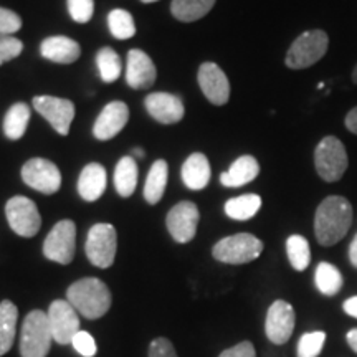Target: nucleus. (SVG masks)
Instances as JSON below:
<instances>
[{"label":"nucleus","instance_id":"f257e3e1","mask_svg":"<svg viewBox=\"0 0 357 357\" xmlns=\"http://www.w3.org/2000/svg\"><path fill=\"white\" fill-rule=\"evenodd\" d=\"M352 205L341 195L326 197L314 215V234L323 247H333L347 235L352 225Z\"/></svg>","mask_w":357,"mask_h":357},{"label":"nucleus","instance_id":"f03ea898","mask_svg":"<svg viewBox=\"0 0 357 357\" xmlns=\"http://www.w3.org/2000/svg\"><path fill=\"white\" fill-rule=\"evenodd\" d=\"M66 300L78 314L84 316L86 319H98L105 316L111 307V291L98 278H83L75 281L66 291Z\"/></svg>","mask_w":357,"mask_h":357},{"label":"nucleus","instance_id":"7ed1b4c3","mask_svg":"<svg viewBox=\"0 0 357 357\" xmlns=\"http://www.w3.org/2000/svg\"><path fill=\"white\" fill-rule=\"evenodd\" d=\"M53 342L47 312L35 310L26 314L20 334L22 357H47Z\"/></svg>","mask_w":357,"mask_h":357},{"label":"nucleus","instance_id":"20e7f679","mask_svg":"<svg viewBox=\"0 0 357 357\" xmlns=\"http://www.w3.org/2000/svg\"><path fill=\"white\" fill-rule=\"evenodd\" d=\"M329 48V37L324 30H310L294 40L284 58L291 70H305L318 63Z\"/></svg>","mask_w":357,"mask_h":357},{"label":"nucleus","instance_id":"39448f33","mask_svg":"<svg viewBox=\"0 0 357 357\" xmlns=\"http://www.w3.org/2000/svg\"><path fill=\"white\" fill-rule=\"evenodd\" d=\"M263 252V242L252 234H236L225 236L215 243L212 255L217 261L229 265H243L257 260Z\"/></svg>","mask_w":357,"mask_h":357},{"label":"nucleus","instance_id":"423d86ee","mask_svg":"<svg viewBox=\"0 0 357 357\" xmlns=\"http://www.w3.org/2000/svg\"><path fill=\"white\" fill-rule=\"evenodd\" d=\"M316 172L326 182L341 181L347 171V153L336 136H326L314 151Z\"/></svg>","mask_w":357,"mask_h":357},{"label":"nucleus","instance_id":"0eeeda50","mask_svg":"<svg viewBox=\"0 0 357 357\" xmlns=\"http://www.w3.org/2000/svg\"><path fill=\"white\" fill-rule=\"evenodd\" d=\"M86 257L98 268H109L114 263L118 234L109 223H96L88 231Z\"/></svg>","mask_w":357,"mask_h":357},{"label":"nucleus","instance_id":"6e6552de","mask_svg":"<svg viewBox=\"0 0 357 357\" xmlns=\"http://www.w3.org/2000/svg\"><path fill=\"white\" fill-rule=\"evenodd\" d=\"M77 250V227L75 222L61 220L53 227L43 243V255L48 260L68 265L73 260Z\"/></svg>","mask_w":357,"mask_h":357},{"label":"nucleus","instance_id":"1a4fd4ad","mask_svg":"<svg viewBox=\"0 0 357 357\" xmlns=\"http://www.w3.org/2000/svg\"><path fill=\"white\" fill-rule=\"evenodd\" d=\"M6 215L10 229L25 238L37 235L42 227V217H40L37 205L33 200L24 197V195H17L8 200L6 205Z\"/></svg>","mask_w":357,"mask_h":357},{"label":"nucleus","instance_id":"9d476101","mask_svg":"<svg viewBox=\"0 0 357 357\" xmlns=\"http://www.w3.org/2000/svg\"><path fill=\"white\" fill-rule=\"evenodd\" d=\"M47 314L53 341L60 346L71 344L73 337L79 333L78 311L70 305L68 300H56L48 307Z\"/></svg>","mask_w":357,"mask_h":357},{"label":"nucleus","instance_id":"9b49d317","mask_svg":"<svg viewBox=\"0 0 357 357\" xmlns=\"http://www.w3.org/2000/svg\"><path fill=\"white\" fill-rule=\"evenodd\" d=\"M22 178L33 190L42 192V194L52 195L58 192L61 185V174L52 160L35 158L25 162L22 167Z\"/></svg>","mask_w":357,"mask_h":357},{"label":"nucleus","instance_id":"f8f14e48","mask_svg":"<svg viewBox=\"0 0 357 357\" xmlns=\"http://www.w3.org/2000/svg\"><path fill=\"white\" fill-rule=\"evenodd\" d=\"M200 220V213L197 205L194 202H184L174 205L171 212L167 213L166 223L169 234L177 243H189L197 234V225Z\"/></svg>","mask_w":357,"mask_h":357},{"label":"nucleus","instance_id":"ddd939ff","mask_svg":"<svg viewBox=\"0 0 357 357\" xmlns=\"http://www.w3.org/2000/svg\"><path fill=\"white\" fill-rule=\"evenodd\" d=\"M33 106L58 134L66 136L70 132V126L75 119V105L70 100L55 96H37L33 98Z\"/></svg>","mask_w":357,"mask_h":357},{"label":"nucleus","instance_id":"4468645a","mask_svg":"<svg viewBox=\"0 0 357 357\" xmlns=\"http://www.w3.org/2000/svg\"><path fill=\"white\" fill-rule=\"evenodd\" d=\"M294 323H296V316H294L293 306L283 300L275 301L273 305L268 307L266 312V337L273 344H284L293 336Z\"/></svg>","mask_w":357,"mask_h":357},{"label":"nucleus","instance_id":"2eb2a0df","mask_svg":"<svg viewBox=\"0 0 357 357\" xmlns=\"http://www.w3.org/2000/svg\"><path fill=\"white\" fill-rule=\"evenodd\" d=\"M197 82L204 96L212 105L223 106L229 102L230 83L227 75L223 73V70L218 65L212 63V61H205V63L200 65Z\"/></svg>","mask_w":357,"mask_h":357},{"label":"nucleus","instance_id":"dca6fc26","mask_svg":"<svg viewBox=\"0 0 357 357\" xmlns=\"http://www.w3.org/2000/svg\"><path fill=\"white\" fill-rule=\"evenodd\" d=\"M129 121V108L123 101H111L102 108L93 126V136L98 141H109L123 131Z\"/></svg>","mask_w":357,"mask_h":357},{"label":"nucleus","instance_id":"f3484780","mask_svg":"<svg viewBox=\"0 0 357 357\" xmlns=\"http://www.w3.org/2000/svg\"><path fill=\"white\" fill-rule=\"evenodd\" d=\"M147 113L160 124H176L184 118V102L171 93H153L144 101Z\"/></svg>","mask_w":357,"mask_h":357},{"label":"nucleus","instance_id":"a211bd4d","mask_svg":"<svg viewBox=\"0 0 357 357\" xmlns=\"http://www.w3.org/2000/svg\"><path fill=\"white\" fill-rule=\"evenodd\" d=\"M158 78L154 61L142 50L134 48L128 53L126 83L134 89L151 88Z\"/></svg>","mask_w":357,"mask_h":357},{"label":"nucleus","instance_id":"6ab92c4d","mask_svg":"<svg viewBox=\"0 0 357 357\" xmlns=\"http://www.w3.org/2000/svg\"><path fill=\"white\" fill-rule=\"evenodd\" d=\"M42 56L47 58L48 61L61 65H70L77 61L82 55V47L78 42L71 40L63 35H56V37H48L42 42L40 47Z\"/></svg>","mask_w":357,"mask_h":357},{"label":"nucleus","instance_id":"aec40b11","mask_svg":"<svg viewBox=\"0 0 357 357\" xmlns=\"http://www.w3.org/2000/svg\"><path fill=\"white\" fill-rule=\"evenodd\" d=\"M211 162L202 153H194L182 166V181L190 190H202L211 182Z\"/></svg>","mask_w":357,"mask_h":357},{"label":"nucleus","instance_id":"412c9836","mask_svg":"<svg viewBox=\"0 0 357 357\" xmlns=\"http://www.w3.org/2000/svg\"><path fill=\"white\" fill-rule=\"evenodd\" d=\"M106 189V171L101 164H88L79 174L78 192L83 200L95 202L105 194Z\"/></svg>","mask_w":357,"mask_h":357},{"label":"nucleus","instance_id":"4be33fe9","mask_svg":"<svg viewBox=\"0 0 357 357\" xmlns=\"http://www.w3.org/2000/svg\"><path fill=\"white\" fill-rule=\"evenodd\" d=\"M260 174V164L253 155H242L231 164L227 172L220 176L222 185L225 187H242L255 181Z\"/></svg>","mask_w":357,"mask_h":357},{"label":"nucleus","instance_id":"5701e85b","mask_svg":"<svg viewBox=\"0 0 357 357\" xmlns=\"http://www.w3.org/2000/svg\"><path fill=\"white\" fill-rule=\"evenodd\" d=\"M17 319L19 310L12 301L0 303V357L12 349L17 333Z\"/></svg>","mask_w":357,"mask_h":357},{"label":"nucleus","instance_id":"b1692460","mask_svg":"<svg viewBox=\"0 0 357 357\" xmlns=\"http://www.w3.org/2000/svg\"><path fill=\"white\" fill-rule=\"evenodd\" d=\"M167 177H169V167L166 160L159 159L151 166V171L147 174L146 185H144V199L147 204L154 205L162 199L164 190L167 185Z\"/></svg>","mask_w":357,"mask_h":357},{"label":"nucleus","instance_id":"393cba45","mask_svg":"<svg viewBox=\"0 0 357 357\" xmlns=\"http://www.w3.org/2000/svg\"><path fill=\"white\" fill-rule=\"evenodd\" d=\"M137 185V164L132 155L119 159L114 171V187L121 197H131Z\"/></svg>","mask_w":357,"mask_h":357},{"label":"nucleus","instance_id":"a878e982","mask_svg":"<svg viewBox=\"0 0 357 357\" xmlns=\"http://www.w3.org/2000/svg\"><path fill=\"white\" fill-rule=\"evenodd\" d=\"M215 6V0H172L171 12L181 22H195L207 15Z\"/></svg>","mask_w":357,"mask_h":357},{"label":"nucleus","instance_id":"bb28decb","mask_svg":"<svg viewBox=\"0 0 357 357\" xmlns=\"http://www.w3.org/2000/svg\"><path fill=\"white\" fill-rule=\"evenodd\" d=\"M30 121V108L25 102H15L7 111L3 119V132L10 141H19L26 131Z\"/></svg>","mask_w":357,"mask_h":357},{"label":"nucleus","instance_id":"cd10ccee","mask_svg":"<svg viewBox=\"0 0 357 357\" xmlns=\"http://www.w3.org/2000/svg\"><path fill=\"white\" fill-rule=\"evenodd\" d=\"M261 207V197L257 194H245L240 197L230 199L225 204V213L231 220H250L260 211Z\"/></svg>","mask_w":357,"mask_h":357},{"label":"nucleus","instance_id":"c85d7f7f","mask_svg":"<svg viewBox=\"0 0 357 357\" xmlns=\"http://www.w3.org/2000/svg\"><path fill=\"white\" fill-rule=\"evenodd\" d=\"M314 281H316V287L326 296H334V294L339 293V289L342 288V280L341 271L337 270L336 266L331 265V263H319L318 268H316V273H314Z\"/></svg>","mask_w":357,"mask_h":357},{"label":"nucleus","instance_id":"c756f323","mask_svg":"<svg viewBox=\"0 0 357 357\" xmlns=\"http://www.w3.org/2000/svg\"><path fill=\"white\" fill-rule=\"evenodd\" d=\"M96 65L98 71H100V77L105 83H114L116 79L121 77V58H119V55L113 50V48H101L96 55Z\"/></svg>","mask_w":357,"mask_h":357},{"label":"nucleus","instance_id":"7c9ffc66","mask_svg":"<svg viewBox=\"0 0 357 357\" xmlns=\"http://www.w3.org/2000/svg\"><path fill=\"white\" fill-rule=\"evenodd\" d=\"M287 253L288 260L296 271H305L311 261L310 243L305 236L291 235L287 240Z\"/></svg>","mask_w":357,"mask_h":357},{"label":"nucleus","instance_id":"2f4dec72","mask_svg":"<svg viewBox=\"0 0 357 357\" xmlns=\"http://www.w3.org/2000/svg\"><path fill=\"white\" fill-rule=\"evenodd\" d=\"M108 25L111 35L118 40L132 38L136 33V24H134L132 15L123 8H114L109 12Z\"/></svg>","mask_w":357,"mask_h":357},{"label":"nucleus","instance_id":"473e14b6","mask_svg":"<svg viewBox=\"0 0 357 357\" xmlns=\"http://www.w3.org/2000/svg\"><path fill=\"white\" fill-rule=\"evenodd\" d=\"M326 342V333L312 331L306 333L298 342V357H318Z\"/></svg>","mask_w":357,"mask_h":357},{"label":"nucleus","instance_id":"72a5a7b5","mask_svg":"<svg viewBox=\"0 0 357 357\" xmlns=\"http://www.w3.org/2000/svg\"><path fill=\"white\" fill-rule=\"evenodd\" d=\"M71 19L78 24H86L91 20L95 12V2L93 0H66Z\"/></svg>","mask_w":357,"mask_h":357},{"label":"nucleus","instance_id":"f704fd0d","mask_svg":"<svg viewBox=\"0 0 357 357\" xmlns=\"http://www.w3.org/2000/svg\"><path fill=\"white\" fill-rule=\"evenodd\" d=\"M24 50V43L13 35H0V66L17 58Z\"/></svg>","mask_w":357,"mask_h":357},{"label":"nucleus","instance_id":"c9c22d12","mask_svg":"<svg viewBox=\"0 0 357 357\" xmlns=\"http://www.w3.org/2000/svg\"><path fill=\"white\" fill-rule=\"evenodd\" d=\"M71 344H73L75 351H77L78 354L83 356V357H95L96 351H98L95 337H93L91 334L86 333V331L77 333V336L73 337Z\"/></svg>","mask_w":357,"mask_h":357},{"label":"nucleus","instance_id":"e433bc0d","mask_svg":"<svg viewBox=\"0 0 357 357\" xmlns=\"http://www.w3.org/2000/svg\"><path fill=\"white\" fill-rule=\"evenodd\" d=\"M22 29V19L13 10L0 7V35H13Z\"/></svg>","mask_w":357,"mask_h":357},{"label":"nucleus","instance_id":"4c0bfd02","mask_svg":"<svg viewBox=\"0 0 357 357\" xmlns=\"http://www.w3.org/2000/svg\"><path fill=\"white\" fill-rule=\"evenodd\" d=\"M149 357H178V356L169 339L158 337L151 342Z\"/></svg>","mask_w":357,"mask_h":357},{"label":"nucleus","instance_id":"58836bf2","mask_svg":"<svg viewBox=\"0 0 357 357\" xmlns=\"http://www.w3.org/2000/svg\"><path fill=\"white\" fill-rule=\"evenodd\" d=\"M218 357H257L255 347L250 341H243L230 349H225Z\"/></svg>","mask_w":357,"mask_h":357},{"label":"nucleus","instance_id":"ea45409f","mask_svg":"<svg viewBox=\"0 0 357 357\" xmlns=\"http://www.w3.org/2000/svg\"><path fill=\"white\" fill-rule=\"evenodd\" d=\"M346 128L352 134H357V106L352 108L346 116Z\"/></svg>","mask_w":357,"mask_h":357},{"label":"nucleus","instance_id":"a19ab883","mask_svg":"<svg viewBox=\"0 0 357 357\" xmlns=\"http://www.w3.org/2000/svg\"><path fill=\"white\" fill-rule=\"evenodd\" d=\"M342 310H344L346 314L352 316V318H357V296H352L349 300H346L344 305H342Z\"/></svg>","mask_w":357,"mask_h":357},{"label":"nucleus","instance_id":"79ce46f5","mask_svg":"<svg viewBox=\"0 0 357 357\" xmlns=\"http://www.w3.org/2000/svg\"><path fill=\"white\" fill-rule=\"evenodd\" d=\"M349 260H351V265L357 268V234H356V236H354V238H352V242H351Z\"/></svg>","mask_w":357,"mask_h":357},{"label":"nucleus","instance_id":"37998d69","mask_svg":"<svg viewBox=\"0 0 357 357\" xmlns=\"http://www.w3.org/2000/svg\"><path fill=\"white\" fill-rule=\"evenodd\" d=\"M346 341H347V344L351 346V349L357 354V328L351 329V331L346 334Z\"/></svg>","mask_w":357,"mask_h":357},{"label":"nucleus","instance_id":"c03bdc74","mask_svg":"<svg viewBox=\"0 0 357 357\" xmlns=\"http://www.w3.org/2000/svg\"><path fill=\"white\" fill-rule=\"evenodd\" d=\"M132 154H134V158H141V159L144 158V155H146V154H144V151L139 149V147H136V149L132 151Z\"/></svg>","mask_w":357,"mask_h":357},{"label":"nucleus","instance_id":"a18cd8bd","mask_svg":"<svg viewBox=\"0 0 357 357\" xmlns=\"http://www.w3.org/2000/svg\"><path fill=\"white\" fill-rule=\"evenodd\" d=\"M352 82L357 84V65L354 66V70H352Z\"/></svg>","mask_w":357,"mask_h":357},{"label":"nucleus","instance_id":"49530a36","mask_svg":"<svg viewBox=\"0 0 357 357\" xmlns=\"http://www.w3.org/2000/svg\"><path fill=\"white\" fill-rule=\"evenodd\" d=\"M141 2H144V3H153V2H158V0H141Z\"/></svg>","mask_w":357,"mask_h":357}]
</instances>
